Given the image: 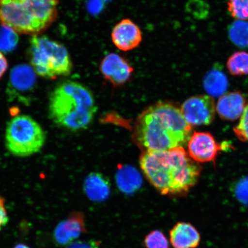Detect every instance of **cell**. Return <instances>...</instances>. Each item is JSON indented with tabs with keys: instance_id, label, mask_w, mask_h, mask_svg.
<instances>
[{
	"instance_id": "1",
	"label": "cell",
	"mask_w": 248,
	"mask_h": 248,
	"mask_svg": "<svg viewBox=\"0 0 248 248\" xmlns=\"http://www.w3.org/2000/svg\"><path fill=\"white\" fill-rule=\"evenodd\" d=\"M144 175L161 194L184 197L197 184L201 168L183 147L145 151L140 159Z\"/></svg>"
},
{
	"instance_id": "2",
	"label": "cell",
	"mask_w": 248,
	"mask_h": 248,
	"mask_svg": "<svg viewBox=\"0 0 248 248\" xmlns=\"http://www.w3.org/2000/svg\"><path fill=\"white\" fill-rule=\"evenodd\" d=\"M192 126L181 108L171 102L161 101L148 107L136 122L134 138L145 151H160L182 147L191 136Z\"/></svg>"
},
{
	"instance_id": "3",
	"label": "cell",
	"mask_w": 248,
	"mask_h": 248,
	"mask_svg": "<svg viewBox=\"0 0 248 248\" xmlns=\"http://www.w3.org/2000/svg\"><path fill=\"white\" fill-rule=\"evenodd\" d=\"M49 114L55 124L76 132L91 125L97 111L94 96L79 83L67 80L52 92L49 101Z\"/></svg>"
},
{
	"instance_id": "4",
	"label": "cell",
	"mask_w": 248,
	"mask_h": 248,
	"mask_svg": "<svg viewBox=\"0 0 248 248\" xmlns=\"http://www.w3.org/2000/svg\"><path fill=\"white\" fill-rule=\"evenodd\" d=\"M59 0H0V25L17 34L39 35L58 17Z\"/></svg>"
},
{
	"instance_id": "5",
	"label": "cell",
	"mask_w": 248,
	"mask_h": 248,
	"mask_svg": "<svg viewBox=\"0 0 248 248\" xmlns=\"http://www.w3.org/2000/svg\"><path fill=\"white\" fill-rule=\"evenodd\" d=\"M28 55L33 70L44 78L66 77L73 70V62L66 48L47 36H32Z\"/></svg>"
},
{
	"instance_id": "6",
	"label": "cell",
	"mask_w": 248,
	"mask_h": 248,
	"mask_svg": "<svg viewBox=\"0 0 248 248\" xmlns=\"http://www.w3.org/2000/svg\"><path fill=\"white\" fill-rule=\"evenodd\" d=\"M46 139L40 124L25 114L14 117L6 128V147L15 156L27 157L38 153L44 146Z\"/></svg>"
},
{
	"instance_id": "7",
	"label": "cell",
	"mask_w": 248,
	"mask_h": 248,
	"mask_svg": "<svg viewBox=\"0 0 248 248\" xmlns=\"http://www.w3.org/2000/svg\"><path fill=\"white\" fill-rule=\"evenodd\" d=\"M181 111L186 122L191 126L209 125L215 119V102L209 95L194 96L182 105Z\"/></svg>"
},
{
	"instance_id": "8",
	"label": "cell",
	"mask_w": 248,
	"mask_h": 248,
	"mask_svg": "<svg viewBox=\"0 0 248 248\" xmlns=\"http://www.w3.org/2000/svg\"><path fill=\"white\" fill-rule=\"evenodd\" d=\"M100 70L104 79L114 87L123 86L128 82L133 73L128 61L115 53L105 56L101 62Z\"/></svg>"
},
{
	"instance_id": "9",
	"label": "cell",
	"mask_w": 248,
	"mask_h": 248,
	"mask_svg": "<svg viewBox=\"0 0 248 248\" xmlns=\"http://www.w3.org/2000/svg\"><path fill=\"white\" fill-rule=\"evenodd\" d=\"M221 149L209 132H194L188 141L189 156L198 163L215 161Z\"/></svg>"
},
{
	"instance_id": "10",
	"label": "cell",
	"mask_w": 248,
	"mask_h": 248,
	"mask_svg": "<svg viewBox=\"0 0 248 248\" xmlns=\"http://www.w3.org/2000/svg\"><path fill=\"white\" fill-rule=\"evenodd\" d=\"M86 232L85 215L74 212L56 226L53 237L58 246H67Z\"/></svg>"
},
{
	"instance_id": "11",
	"label": "cell",
	"mask_w": 248,
	"mask_h": 248,
	"mask_svg": "<svg viewBox=\"0 0 248 248\" xmlns=\"http://www.w3.org/2000/svg\"><path fill=\"white\" fill-rule=\"evenodd\" d=\"M111 38L117 48L126 52L137 47L142 41V36L138 25L129 18H125L114 26Z\"/></svg>"
},
{
	"instance_id": "12",
	"label": "cell",
	"mask_w": 248,
	"mask_h": 248,
	"mask_svg": "<svg viewBox=\"0 0 248 248\" xmlns=\"http://www.w3.org/2000/svg\"><path fill=\"white\" fill-rule=\"evenodd\" d=\"M201 240L199 232L190 223H176L170 232V241L173 248H197Z\"/></svg>"
},
{
	"instance_id": "13",
	"label": "cell",
	"mask_w": 248,
	"mask_h": 248,
	"mask_svg": "<svg viewBox=\"0 0 248 248\" xmlns=\"http://www.w3.org/2000/svg\"><path fill=\"white\" fill-rule=\"evenodd\" d=\"M246 99L239 92L227 93L220 97L216 110L222 119L234 121L243 115L246 108Z\"/></svg>"
},
{
	"instance_id": "14",
	"label": "cell",
	"mask_w": 248,
	"mask_h": 248,
	"mask_svg": "<svg viewBox=\"0 0 248 248\" xmlns=\"http://www.w3.org/2000/svg\"><path fill=\"white\" fill-rule=\"evenodd\" d=\"M109 180L99 172H92L86 176L83 190L89 200L94 202L106 201L110 194Z\"/></svg>"
},
{
	"instance_id": "15",
	"label": "cell",
	"mask_w": 248,
	"mask_h": 248,
	"mask_svg": "<svg viewBox=\"0 0 248 248\" xmlns=\"http://www.w3.org/2000/svg\"><path fill=\"white\" fill-rule=\"evenodd\" d=\"M36 83V76L32 67L26 64L18 65L12 69L9 87L17 93H26L32 91Z\"/></svg>"
},
{
	"instance_id": "16",
	"label": "cell",
	"mask_w": 248,
	"mask_h": 248,
	"mask_svg": "<svg viewBox=\"0 0 248 248\" xmlns=\"http://www.w3.org/2000/svg\"><path fill=\"white\" fill-rule=\"evenodd\" d=\"M203 85L204 90L212 97H221L227 91L229 81L221 67L216 65L204 77Z\"/></svg>"
},
{
	"instance_id": "17",
	"label": "cell",
	"mask_w": 248,
	"mask_h": 248,
	"mask_svg": "<svg viewBox=\"0 0 248 248\" xmlns=\"http://www.w3.org/2000/svg\"><path fill=\"white\" fill-rule=\"evenodd\" d=\"M116 179L118 187L125 194L135 193L142 184L141 176L138 170L130 166L119 167Z\"/></svg>"
},
{
	"instance_id": "18",
	"label": "cell",
	"mask_w": 248,
	"mask_h": 248,
	"mask_svg": "<svg viewBox=\"0 0 248 248\" xmlns=\"http://www.w3.org/2000/svg\"><path fill=\"white\" fill-rule=\"evenodd\" d=\"M229 39L235 46L240 48H248V22L237 20L228 29Z\"/></svg>"
},
{
	"instance_id": "19",
	"label": "cell",
	"mask_w": 248,
	"mask_h": 248,
	"mask_svg": "<svg viewBox=\"0 0 248 248\" xmlns=\"http://www.w3.org/2000/svg\"><path fill=\"white\" fill-rule=\"evenodd\" d=\"M227 68L229 73L233 76L248 75V53L237 51L228 59Z\"/></svg>"
},
{
	"instance_id": "20",
	"label": "cell",
	"mask_w": 248,
	"mask_h": 248,
	"mask_svg": "<svg viewBox=\"0 0 248 248\" xmlns=\"http://www.w3.org/2000/svg\"><path fill=\"white\" fill-rule=\"evenodd\" d=\"M17 33L8 27H0V51L10 52L14 50L18 44Z\"/></svg>"
},
{
	"instance_id": "21",
	"label": "cell",
	"mask_w": 248,
	"mask_h": 248,
	"mask_svg": "<svg viewBox=\"0 0 248 248\" xmlns=\"http://www.w3.org/2000/svg\"><path fill=\"white\" fill-rule=\"evenodd\" d=\"M229 13L239 20H248V0H228Z\"/></svg>"
},
{
	"instance_id": "22",
	"label": "cell",
	"mask_w": 248,
	"mask_h": 248,
	"mask_svg": "<svg viewBox=\"0 0 248 248\" xmlns=\"http://www.w3.org/2000/svg\"><path fill=\"white\" fill-rule=\"evenodd\" d=\"M144 246L146 248H170L168 240L162 232L151 231L145 237Z\"/></svg>"
},
{
	"instance_id": "23",
	"label": "cell",
	"mask_w": 248,
	"mask_h": 248,
	"mask_svg": "<svg viewBox=\"0 0 248 248\" xmlns=\"http://www.w3.org/2000/svg\"><path fill=\"white\" fill-rule=\"evenodd\" d=\"M233 193L240 203L248 206V176H245L237 182L233 187Z\"/></svg>"
},
{
	"instance_id": "24",
	"label": "cell",
	"mask_w": 248,
	"mask_h": 248,
	"mask_svg": "<svg viewBox=\"0 0 248 248\" xmlns=\"http://www.w3.org/2000/svg\"><path fill=\"white\" fill-rule=\"evenodd\" d=\"M234 131L240 140L248 142V105L241 117L239 124L234 128Z\"/></svg>"
},
{
	"instance_id": "25",
	"label": "cell",
	"mask_w": 248,
	"mask_h": 248,
	"mask_svg": "<svg viewBox=\"0 0 248 248\" xmlns=\"http://www.w3.org/2000/svg\"><path fill=\"white\" fill-rule=\"evenodd\" d=\"M100 243L98 241H76L69 245L66 248H100Z\"/></svg>"
},
{
	"instance_id": "26",
	"label": "cell",
	"mask_w": 248,
	"mask_h": 248,
	"mask_svg": "<svg viewBox=\"0 0 248 248\" xmlns=\"http://www.w3.org/2000/svg\"><path fill=\"white\" fill-rule=\"evenodd\" d=\"M9 218L5 208V201L4 197L0 195V230L8 224Z\"/></svg>"
},
{
	"instance_id": "27",
	"label": "cell",
	"mask_w": 248,
	"mask_h": 248,
	"mask_svg": "<svg viewBox=\"0 0 248 248\" xmlns=\"http://www.w3.org/2000/svg\"><path fill=\"white\" fill-rule=\"evenodd\" d=\"M8 63L7 58H5L2 52L0 51V79H1L7 71Z\"/></svg>"
},
{
	"instance_id": "28",
	"label": "cell",
	"mask_w": 248,
	"mask_h": 248,
	"mask_svg": "<svg viewBox=\"0 0 248 248\" xmlns=\"http://www.w3.org/2000/svg\"><path fill=\"white\" fill-rule=\"evenodd\" d=\"M14 248H31L30 247L24 244H17Z\"/></svg>"
}]
</instances>
